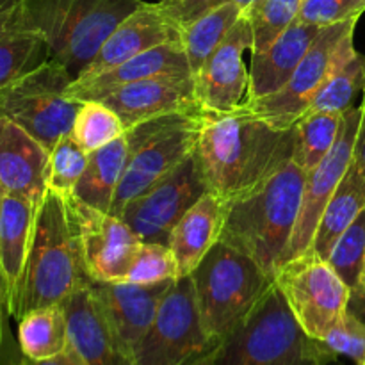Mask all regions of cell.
I'll list each match as a JSON object with an SVG mask.
<instances>
[{
	"label": "cell",
	"mask_w": 365,
	"mask_h": 365,
	"mask_svg": "<svg viewBox=\"0 0 365 365\" xmlns=\"http://www.w3.org/2000/svg\"><path fill=\"white\" fill-rule=\"evenodd\" d=\"M305 177L291 159L260 187L232 202L220 241L245 253L273 277L284 264L298 221Z\"/></svg>",
	"instance_id": "3957f363"
},
{
	"label": "cell",
	"mask_w": 365,
	"mask_h": 365,
	"mask_svg": "<svg viewBox=\"0 0 365 365\" xmlns=\"http://www.w3.org/2000/svg\"><path fill=\"white\" fill-rule=\"evenodd\" d=\"M360 120H362V107L360 106H353L351 109L346 110L342 114L341 130H339L334 148L317 164L316 170L307 173L298 221H296L291 242L285 252L284 262L309 252L321 214L353 163Z\"/></svg>",
	"instance_id": "4fadbf2b"
},
{
	"label": "cell",
	"mask_w": 365,
	"mask_h": 365,
	"mask_svg": "<svg viewBox=\"0 0 365 365\" xmlns=\"http://www.w3.org/2000/svg\"><path fill=\"white\" fill-rule=\"evenodd\" d=\"M227 209L223 200L207 191L170 232L166 245L173 252L180 277L191 274L220 242Z\"/></svg>",
	"instance_id": "cb8c5ba5"
},
{
	"label": "cell",
	"mask_w": 365,
	"mask_h": 365,
	"mask_svg": "<svg viewBox=\"0 0 365 365\" xmlns=\"http://www.w3.org/2000/svg\"><path fill=\"white\" fill-rule=\"evenodd\" d=\"M245 9L246 7L237 2L223 4L182 27L180 41L187 56L189 66H191L192 78L202 70L205 61L223 41L230 29L241 20Z\"/></svg>",
	"instance_id": "f1b7e54d"
},
{
	"label": "cell",
	"mask_w": 365,
	"mask_h": 365,
	"mask_svg": "<svg viewBox=\"0 0 365 365\" xmlns=\"http://www.w3.org/2000/svg\"><path fill=\"white\" fill-rule=\"evenodd\" d=\"M327 260L351 289L353 296L359 294L365 267V210L335 242Z\"/></svg>",
	"instance_id": "836d02e7"
},
{
	"label": "cell",
	"mask_w": 365,
	"mask_h": 365,
	"mask_svg": "<svg viewBox=\"0 0 365 365\" xmlns=\"http://www.w3.org/2000/svg\"><path fill=\"white\" fill-rule=\"evenodd\" d=\"M6 296H4L2 284H0V365H18L24 359V353L20 351V348H14L11 342L6 327Z\"/></svg>",
	"instance_id": "ab89813d"
},
{
	"label": "cell",
	"mask_w": 365,
	"mask_h": 365,
	"mask_svg": "<svg viewBox=\"0 0 365 365\" xmlns=\"http://www.w3.org/2000/svg\"><path fill=\"white\" fill-rule=\"evenodd\" d=\"M125 125L102 100H84L75 114L71 138L88 153L103 148L125 134Z\"/></svg>",
	"instance_id": "1f68e13d"
},
{
	"label": "cell",
	"mask_w": 365,
	"mask_h": 365,
	"mask_svg": "<svg viewBox=\"0 0 365 365\" xmlns=\"http://www.w3.org/2000/svg\"><path fill=\"white\" fill-rule=\"evenodd\" d=\"M216 348L210 349V351L205 353V355L198 356V359L191 360V362H187L185 365H216Z\"/></svg>",
	"instance_id": "7bdbcfd3"
},
{
	"label": "cell",
	"mask_w": 365,
	"mask_h": 365,
	"mask_svg": "<svg viewBox=\"0 0 365 365\" xmlns=\"http://www.w3.org/2000/svg\"><path fill=\"white\" fill-rule=\"evenodd\" d=\"M359 18L321 27L309 52L280 91L245 102L242 109L278 130L294 128L309 110L317 91L335 66L355 50V27Z\"/></svg>",
	"instance_id": "9c48e42d"
},
{
	"label": "cell",
	"mask_w": 365,
	"mask_h": 365,
	"mask_svg": "<svg viewBox=\"0 0 365 365\" xmlns=\"http://www.w3.org/2000/svg\"><path fill=\"white\" fill-rule=\"evenodd\" d=\"M130 128L153 118L203 110L192 77H155L114 89L102 98ZM205 113V110H203Z\"/></svg>",
	"instance_id": "ac0fdd59"
},
{
	"label": "cell",
	"mask_w": 365,
	"mask_h": 365,
	"mask_svg": "<svg viewBox=\"0 0 365 365\" xmlns=\"http://www.w3.org/2000/svg\"><path fill=\"white\" fill-rule=\"evenodd\" d=\"M18 365H81V362H78L77 356L71 353V349L68 348V351H64L63 355L52 356V359H46V360H32V359H27V356H24Z\"/></svg>",
	"instance_id": "60d3db41"
},
{
	"label": "cell",
	"mask_w": 365,
	"mask_h": 365,
	"mask_svg": "<svg viewBox=\"0 0 365 365\" xmlns=\"http://www.w3.org/2000/svg\"><path fill=\"white\" fill-rule=\"evenodd\" d=\"M141 4L143 0H27V11L45 36L48 56L77 78L114 29Z\"/></svg>",
	"instance_id": "8992f818"
},
{
	"label": "cell",
	"mask_w": 365,
	"mask_h": 365,
	"mask_svg": "<svg viewBox=\"0 0 365 365\" xmlns=\"http://www.w3.org/2000/svg\"><path fill=\"white\" fill-rule=\"evenodd\" d=\"M353 298H362V299H365V267H364L362 282H360V291H359V294L353 296Z\"/></svg>",
	"instance_id": "ee69618b"
},
{
	"label": "cell",
	"mask_w": 365,
	"mask_h": 365,
	"mask_svg": "<svg viewBox=\"0 0 365 365\" xmlns=\"http://www.w3.org/2000/svg\"><path fill=\"white\" fill-rule=\"evenodd\" d=\"M18 348L32 360H46L68 351L70 335L64 303L34 309L18 319Z\"/></svg>",
	"instance_id": "83f0119b"
},
{
	"label": "cell",
	"mask_w": 365,
	"mask_h": 365,
	"mask_svg": "<svg viewBox=\"0 0 365 365\" xmlns=\"http://www.w3.org/2000/svg\"><path fill=\"white\" fill-rule=\"evenodd\" d=\"M205 113H180L153 118L125 130L128 157L110 212L121 210L196 152Z\"/></svg>",
	"instance_id": "52a82bcc"
},
{
	"label": "cell",
	"mask_w": 365,
	"mask_h": 365,
	"mask_svg": "<svg viewBox=\"0 0 365 365\" xmlns=\"http://www.w3.org/2000/svg\"><path fill=\"white\" fill-rule=\"evenodd\" d=\"M64 309L70 349L81 365H138L107 323L89 284L77 289Z\"/></svg>",
	"instance_id": "d6986e66"
},
{
	"label": "cell",
	"mask_w": 365,
	"mask_h": 365,
	"mask_svg": "<svg viewBox=\"0 0 365 365\" xmlns=\"http://www.w3.org/2000/svg\"><path fill=\"white\" fill-rule=\"evenodd\" d=\"M362 120H360V130H359V139H356V148H355V157L364 164L365 168V88L362 93Z\"/></svg>",
	"instance_id": "b9f144b4"
},
{
	"label": "cell",
	"mask_w": 365,
	"mask_h": 365,
	"mask_svg": "<svg viewBox=\"0 0 365 365\" xmlns=\"http://www.w3.org/2000/svg\"><path fill=\"white\" fill-rule=\"evenodd\" d=\"M365 88V56L356 50L349 52L331 70L324 84L317 91L309 110L344 114L355 106V98ZM307 110V113H309Z\"/></svg>",
	"instance_id": "4dcf8cb0"
},
{
	"label": "cell",
	"mask_w": 365,
	"mask_h": 365,
	"mask_svg": "<svg viewBox=\"0 0 365 365\" xmlns=\"http://www.w3.org/2000/svg\"><path fill=\"white\" fill-rule=\"evenodd\" d=\"M177 278H180V274H178L177 260H175L170 246L164 242L141 241L123 282L150 285L166 280H177Z\"/></svg>",
	"instance_id": "e575fe53"
},
{
	"label": "cell",
	"mask_w": 365,
	"mask_h": 365,
	"mask_svg": "<svg viewBox=\"0 0 365 365\" xmlns=\"http://www.w3.org/2000/svg\"><path fill=\"white\" fill-rule=\"evenodd\" d=\"M205 334L216 344L259 305L273 277L245 253L217 242L191 273Z\"/></svg>",
	"instance_id": "5b68a950"
},
{
	"label": "cell",
	"mask_w": 365,
	"mask_h": 365,
	"mask_svg": "<svg viewBox=\"0 0 365 365\" xmlns=\"http://www.w3.org/2000/svg\"><path fill=\"white\" fill-rule=\"evenodd\" d=\"M200 317L191 274L173 282L134 349L138 365H185L216 348Z\"/></svg>",
	"instance_id": "8fae6325"
},
{
	"label": "cell",
	"mask_w": 365,
	"mask_h": 365,
	"mask_svg": "<svg viewBox=\"0 0 365 365\" xmlns=\"http://www.w3.org/2000/svg\"><path fill=\"white\" fill-rule=\"evenodd\" d=\"M38 205L4 191L0 209V284L6 296V307H9L16 294L24 274Z\"/></svg>",
	"instance_id": "d4e9b609"
},
{
	"label": "cell",
	"mask_w": 365,
	"mask_h": 365,
	"mask_svg": "<svg viewBox=\"0 0 365 365\" xmlns=\"http://www.w3.org/2000/svg\"><path fill=\"white\" fill-rule=\"evenodd\" d=\"M175 280L159 284H128V282H89L100 310L121 344L134 356L150 324L153 323L160 302Z\"/></svg>",
	"instance_id": "e0dca14e"
},
{
	"label": "cell",
	"mask_w": 365,
	"mask_h": 365,
	"mask_svg": "<svg viewBox=\"0 0 365 365\" xmlns=\"http://www.w3.org/2000/svg\"><path fill=\"white\" fill-rule=\"evenodd\" d=\"M89 282L70 195L46 187L36 210L24 274L7 314L18 321L34 309L59 305Z\"/></svg>",
	"instance_id": "7a4b0ae2"
},
{
	"label": "cell",
	"mask_w": 365,
	"mask_h": 365,
	"mask_svg": "<svg viewBox=\"0 0 365 365\" xmlns=\"http://www.w3.org/2000/svg\"><path fill=\"white\" fill-rule=\"evenodd\" d=\"M50 152L14 121L0 116V185L39 203L48 187Z\"/></svg>",
	"instance_id": "44dd1931"
},
{
	"label": "cell",
	"mask_w": 365,
	"mask_h": 365,
	"mask_svg": "<svg viewBox=\"0 0 365 365\" xmlns=\"http://www.w3.org/2000/svg\"><path fill=\"white\" fill-rule=\"evenodd\" d=\"M48 57L45 36L29 16L27 0H0V89Z\"/></svg>",
	"instance_id": "7402d4cb"
},
{
	"label": "cell",
	"mask_w": 365,
	"mask_h": 365,
	"mask_svg": "<svg viewBox=\"0 0 365 365\" xmlns=\"http://www.w3.org/2000/svg\"><path fill=\"white\" fill-rule=\"evenodd\" d=\"M182 29L168 14L163 4L143 2L132 14H128L113 34L103 41L91 63L81 71L77 78L106 71L164 43L180 41Z\"/></svg>",
	"instance_id": "2e32d148"
},
{
	"label": "cell",
	"mask_w": 365,
	"mask_h": 365,
	"mask_svg": "<svg viewBox=\"0 0 365 365\" xmlns=\"http://www.w3.org/2000/svg\"><path fill=\"white\" fill-rule=\"evenodd\" d=\"M155 77H192L182 41L164 43L91 77L73 78L68 95L78 102L102 100L121 86Z\"/></svg>",
	"instance_id": "ffe728a7"
},
{
	"label": "cell",
	"mask_w": 365,
	"mask_h": 365,
	"mask_svg": "<svg viewBox=\"0 0 365 365\" xmlns=\"http://www.w3.org/2000/svg\"><path fill=\"white\" fill-rule=\"evenodd\" d=\"M319 31L321 27L296 20L267 48L252 52L246 102L280 91L309 52Z\"/></svg>",
	"instance_id": "603a6c76"
},
{
	"label": "cell",
	"mask_w": 365,
	"mask_h": 365,
	"mask_svg": "<svg viewBox=\"0 0 365 365\" xmlns=\"http://www.w3.org/2000/svg\"><path fill=\"white\" fill-rule=\"evenodd\" d=\"M89 163V153L70 134L63 135L50 150L48 187L63 195H73Z\"/></svg>",
	"instance_id": "d590c367"
},
{
	"label": "cell",
	"mask_w": 365,
	"mask_h": 365,
	"mask_svg": "<svg viewBox=\"0 0 365 365\" xmlns=\"http://www.w3.org/2000/svg\"><path fill=\"white\" fill-rule=\"evenodd\" d=\"M73 75L48 57L0 89V116L14 121L46 150L73 128L81 102L68 95Z\"/></svg>",
	"instance_id": "ba28073f"
},
{
	"label": "cell",
	"mask_w": 365,
	"mask_h": 365,
	"mask_svg": "<svg viewBox=\"0 0 365 365\" xmlns=\"http://www.w3.org/2000/svg\"><path fill=\"white\" fill-rule=\"evenodd\" d=\"M292 316L310 337L323 341L330 328L349 310L353 292L328 260L316 253L289 259L273 274Z\"/></svg>",
	"instance_id": "30bf717a"
},
{
	"label": "cell",
	"mask_w": 365,
	"mask_h": 365,
	"mask_svg": "<svg viewBox=\"0 0 365 365\" xmlns=\"http://www.w3.org/2000/svg\"><path fill=\"white\" fill-rule=\"evenodd\" d=\"M342 114L309 110L294 125V152L292 160L310 173L330 153L341 130Z\"/></svg>",
	"instance_id": "f546056e"
},
{
	"label": "cell",
	"mask_w": 365,
	"mask_h": 365,
	"mask_svg": "<svg viewBox=\"0 0 365 365\" xmlns=\"http://www.w3.org/2000/svg\"><path fill=\"white\" fill-rule=\"evenodd\" d=\"M339 356H348L356 365L365 364V323L351 310L344 314L323 339Z\"/></svg>",
	"instance_id": "8d00e7d4"
},
{
	"label": "cell",
	"mask_w": 365,
	"mask_h": 365,
	"mask_svg": "<svg viewBox=\"0 0 365 365\" xmlns=\"http://www.w3.org/2000/svg\"><path fill=\"white\" fill-rule=\"evenodd\" d=\"M365 210V168L356 157L328 200L312 237L310 252L327 260L341 235Z\"/></svg>",
	"instance_id": "484cf974"
},
{
	"label": "cell",
	"mask_w": 365,
	"mask_h": 365,
	"mask_svg": "<svg viewBox=\"0 0 365 365\" xmlns=\"http://www.w3.org/2000/svg\"><path fill=\"white\" fill-rule=\"evenodd\" d=\"M252 27L242 13L195 77L196 98L205 113L228 114L245 106L250 70L242 57L246 50H252Z\"/></svg>",
	"instance_id": "9a60e30c"
},
{
	"label": "cell",
	"mask_w": 365,
	"mask_h": 365,
	"mask_svg": "<svg viewBox=\"0 0 365 365\" xmlns=\"http://www.w3.org/2000/svg\"><path fill=\"white\" fill-rule=\"evenodd\" d=\"M364 11L365 0H303L298 21L316 27H328L360 18Z\"/></svg>",
	"instance_id": "74e56055"
},
{
	"label": "cell",
	"mask_w": 365,
	"mask_h": 365,
	"mask_svg": "<svg viewBox=\"0 0 365 365\" xmlns=\"http://www.w3.org/2000/svg\"><path fill=\"white\" fill-rule=\"evenodd\" d=\"M209 191L196 153L168 177L127 203L121 220L141 241L168 242V235L182 216Z\"/></svg>",
	"instance_id": "7c38bea8"
},
{
	"label": "cell",
	"mask_w": 365,
	"mask_h": 365,
	"mask_svg": "<svg viewBox=\"0 0 365 365\" xmlns=\"http://www.w3.org/2000/svg\"><path fill=\"white\" fill-rule=\"evenodd\" d=\"M303 0H253L245 9L252 27V50L259 52L267 48L285 29L298 20Z\"/></svg>",
	"instance_id": "d6a6232c"
},
{
	"label": "cell",
	"mask_w": 365,
	"mask_h": 365,
	"mask_svg": "<svg viewBox=\"0 0 365 365\" xmlns=\"http://www.w3.org/2000/svg\"><path fill=\"white\" fill-rule=\"evenodd\" d=\"M294 128L278 130L241 107L205 113L196 157L210 192L230 205L250 195L292 159Z\"/></svg>",
	"instance_id": "6da1fadb"
},
{
	"label": "cell",
	"mask_w": 365,
	"mask_h": 365,
	"mask_svg": "<svg viewBox=\"0 0 365 365\" xmlns=\"http://www.w3.org/2000/svg\"><path fill=\"white\" fill-rule=\"evenodd\" d=\"M362 365H365V364H362Z\"/></svg>",
	"instance_id": "bcb514c9"
},
{
	"label": "cell",
	"mask_w": 365,
	"mask_h": 365,
	"mask_svg": "<svg viewBox=\"0 0 365 365\" xmlns=\"http://www.w3.org/2000/svg\"><path fill=\"white\" fill-rule=\"evenodd\" d=\"M216 365H342L323 341L298 324L273 285L216 348Z\"/></svg>",
	"instance_id": "277c9868"
},
{
	"label": "cell",
	"mask_w": 365,
	"mask_h": 365,
	"mask_svg": "<svg viewBox=\"0 0 365 365\" xmlns=\"http://www.w3.org/2000/svg\"><path fill=\"white\" fill-rule=\"evenodd\" d=\"M2 196H4V189L2 185H0V209H2Z\"/></svg>",
	"instance_id": "f6af8a7d"
},
{
	"label": "cell",
	"mask_w": 365,
	"mask_h": 365,
	"mask_svg": "<svg viewBox=\"0 0 365 365\" xmlns=\"http://www.w3.org/2000/svg\"><path fill=\"white\" fill-rule=\"evenodd\" d=\"M159 2L163 4L168 14L182 29L187 24H191L192 20H196L198 16H202L203 13H207L210 9H216V7L223 6V4L237 2L241 6L248 7L253 0H159Z\"/></svg>",
	"instance_id": "f35d334b"
},
{
	"label": "cell",
	"mask_w": 365,
	"mask_h": 365,
	"mask_svg": "<svg viewBox=\"0 0 365 365\" xmlns=\"http://www.w3.org/2000/svg\"><path fill=\"white\" fill-rule=\"evenodd\" d=\"M128 157V143L125 134L103 148L89 153L84 175L75 187L73 196L95 209L113 210L114 196L123 177Z\"/></svg>",
	"instance_id": "4316f807"
},
{
	"label": "cell",
	"mask_w": 365,
	"mask_h": 365,
	"mask_svg": "<svg viewBox=\"0 0 365 365\" xmlns=\"http://www.w3.org/2000/svg\"><path fill=\"white\" fill-rule=\"evenodd\" d=\"M82 260L91 282H123L141 239L113 212L95 209L70 195Z\"/></svg>",
	"instance_id": "5bb4252c"
}]
</instances>
